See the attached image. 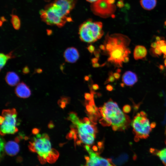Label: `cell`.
<instances>
[{
  "instance_id": "obj_1",
  "label": "cell",
  "mask_w": 166,
  "mask_h": 166,
  "mask_svg": "<svg viewBox=\"0 0 166 166\" xmlns=\"http://www.w3.org/2000/svg\"><path fill=\"white\" fill-rule=\"evenodd\" d=\"M29 150L36 153L40 162L53 164L58 159L59 152L52 147L49 138L46 133L38 134L29 142Z\"/></svg>"
},
{
  "instance_id": "obj_2",
  "label": "cell",
  "mask_w": 166,
  "mask_h": 166,
  "mask_svg": "<svg viewBox=\"0 0 166 166\" xmlns=\"http://www.w3.org/2000/svg\"><path fill=\"white\" fill-rule=\"evenodd\" d=\"M101 115L111 123L117 126L119 129L124 130L129 125L131 121L128 116L120 109L117 103L111 99L99 108Z\"/></svg>"
},
{
  "instance_id": "obj_3",
  "label": "cell",
  "mask_w": 166,
  "mask_h": 166,
  "mask_svg": "<svg viewBox=\"0 0 166 166\" xmlns=\"http://www.w3.org/2000/svg\"><path fill=\"white\" fill-rule=\"evenodd\" d=\"M103 24L100 22L94 21L89 19L79 26L78 34L82 42L92 43L100 39L104 34Z\"/></svg>"
},
{
  "instance_id": "obj_4",
  "label": "cell",
  "mask_w": 166,
  "mask_h": 166,
  "mask_svg": "<svg viewBox=\"0 0 166 166\" xmlns=\"http://www.w3.org/2000/svg\"><path fill=\"white\" fill-rule=\"evenodd\" d=\"M135 141L140 139H146L149 136L155 123L151 124L147 114L141 111L136 114L131 122Z\"/></svg>"
},
{
  "instance_id": "obj_5",
  "label": "cell",
  "mask_w": 166,
  "mask_h": 166,
  "mask_svg": "<svg viewBox=\"0 0 166 166\" xmlns=\"http://www.w3.org/2000/svg\"><path fill=\"white\" fill-rule=\"evenodd\" d=\"M129 39L125 35L118 34V43L112 46L111 49L108 52V61L113 63L118 67H122L124 57L128 56L131 52L127 47L130 42Z\"/></svg>"
},
{
  "instance_id": "obj_6",
  "label": "cell",
  "mask_w": 166,
  "mask_h": 166,
  "mask_svg": "<svg viewBox=\"0 0 166 166\" xmlns=\"http://www.w3.org/2000/svg\"><path fill=\"white\" fill-rule=\"evenodd\" d=\"M17 113L14 108L3 110L0 116V134H14L18 129L16 127Z\"/></svg>"
},
{
  "instance_id": "obj_7",
  "label": "cell",
  "mask_w": 166,
  "mask_h": 166,
  "mask_svg": "<svg viewBox=\"0 0 166 166\" xmlns=\"http://www.w3.org/2000/svg\"><path fill=\"white\" fill-rule=\"evenodd\" d=\"M77 0H55L50 3L52 9L61 17L71 21L69 16L71 10L74 8Z\"/></svg>"
},
{
  "instance_id": "obj_8",
  "label": "cell",
  "mask_w": 166,
  "mask_h": 166,
  "mask_svg": "<svg viewBox=\"0 0 166 166\" xmlns=\"http://www.w3.org/2000/svg\"><path fill=\"white\" fill-rule=\"evenodd\" d=\"M115 0H98L92 3L91 10L97 15L103 18L112 15L116 10Z\"/></svg>"
},
{
  "instance_id": "obj_9",
  "label": "cell",
  "mask_w": 166,
  "mask_h": 166,
  "mask_svg": "<svg viewBox=\"0 0 166 166\" xmlns=\"http://www.w3.org/2000/svg\"><path fill=\"white\" fill-rule=\"evenodd\" d=\"M40 14L42 21L48 25H55L60 28L64 26L68 22L65 19L57 15L48 5L45 7L44 9L40 10Z\"/></svg>"
},
{
  "instance_id": "obj_10",
  "label": "cell",
  "mask_w": 166,
  "mask_h": 166,
  "mask_svg": "<svg viewBox=\"0 0 166 166\" xmlns=\"http://www.w3.org/2000/svg\"><path fill=\"white\" fill-rule=\"evenodd\" d=\"M87 151L89 156H85L86 163L82 166H116L111 159L101 157L99 156L98 153L94 152L90 148Z\"/></svg>"
},
{
  "instance_id": "obj_11",
  "label": "cell",
  "mask_w": 166,
  "mask_h": 166,
  "mask_svg": "<svg viewBox=\"0 0 166 166\" xmlns=\"http://www.w3.org/2000/svg\"><path fill=\"white\" fill-rule=\"evenodd\" d=\"M63 55L65 61L70 63L76 62L80 56L78 50L74 47H69L67 48L65 51Z\"/></svg>"
},
{
  "instance_id": "obj_12",
  "label": "cell",
  "mask_w": 166,
  "mask_h": 166,
  "mask_svg": "<svg viewBox=\"0 0 166 166\" xmlns=\"http://www.w3.org/2000/svg\"><path fill=\"white\" fill-rule=\"evenodd\" d=\"M15 141H10L6 143L5 151L6 153L11 156L16 155L19 151V147L18 142L19 139L16 138Z\"/></svg>"
},
{
  "instance_id": "obj_13",
  "label": "cell",
  "mask_w": 166,
  "mask_h": 166,
  "mask_svg": "<svg viewBox=\"0 0 166 166\" xmlns=\"http://www.w3.org/2000/svg\"><path fill=\"white\" fill-rule=\"evenodd\" d=\"M15 92L18 97L22 98H28L31 94L29 87L23 82H21L17 85L15 88Z\"/></svg>"
},
{
  "instance_id": "obj_14",
  "label": "cell",
  "mask_w": 166,
  "mask_h": 166,
  "mask_svg": "<svg viewBox=\"0 0 166 166\" xmlns=\"http://www.w3.org/2000/svg\"><path fill=\"white\" fill-rule=\"evenodd\" d=\"M122 81L125 85L131 86L134 85L138 81L136 74L131 71H128L125 72L122 77Z\"/></svg>"
},
{
  "instance_id": "obj_15",
  "label": "cell",
  "mask_w": 166,
  "mask_h": 166,
  "mask_svg": "<svg viewBox=\"0 0 166 166\" xmlns=\"http://www.w3.org/2000/svg\"><path fill=\"white\" fill-rule=\"evenodd\" d=\"M93 124H87L81 123L77 127L79 132L87 133L92 134L95 137V134L97 132L96 126Z\"/></svg>"
},
{
  "instance_id": "obj_16",
  "label": "cell",
  "mask_w": 166,
  "mask_h": 166,
  "mask_svg": "<svg viewBox=\"0 0 166 166\" xmlns=\"http://www.w3.org/2000/svg\"><path fill=\"white\" fill-rule=\"evenodd\" d=\"M5 80L7 84L12 86L18 85L20 81L18 76L15 72L12 71L7 72Z\"/></svg>"
},
{
  "instance_id": "obj_17",
  "label": "cell",
  "mask_w": 166,
  "mask_h": 166,
  "mask_svg": "<svg viewBox=\"0 0 166 166\" xmlns=\"http://www.w3.org/2000/svg\"><path fill=\"white\" fill-rule=\"evenodd\" d=\"M147 54V50L144 46L137 45L135 47L134 50V58L136 60L141 59L145 57Z\"/></svg>"
},
{
  "instance_id": "obj_18",
  "label": "cell",
  "mask_w": 166,
  "mask_h": 166,
  "mask_svg": "<svg viewBox=\"0 0 166 166\" xmlns=\"http://www.w3.org/2000/svg\"><path fill=\"white\" fill-rule=\"evenodd\" d=\"M150 152L159 157L165 166H166V148L158 150L153 148L150 149Z\"/></svg>"
},
{
  "instance_id": "obj_19",
  "label": "cell",
  "mask_w": 166,
  "mask_h": 166,
  "mask_svg": "<svg viewBox=\"0 0 166 166\" xmlns=\"http://www.w3.org/2000/svg\"><path fill=\"white\" fill-rule=\"evenodd\" d=\"M78 136L83 143L88 145L92 144L94 141L95 138V137L92 134L79 132Z\"/></svg>"
},
{
  "instance_id": "obj_20",
  "label": "cell",
  "mask_w": 166,
  "mask_h": 166,
  "mask_svg": "<svg viewBox=\"0 0 166 166\" xmlns=\"http://www.w3.org/2000/svg\"><path fill=\"white\" fill-rule=\"evenodd\" d=\"M14 51H12L8 53L5 54L3 53L0 54V71L5 65L7 61L10 59L14 58L15 56L13 54Z\"/></svg>"
},
{
  "instance_id": "obj_21",
  "label": "cell",
  "mask_w": 166,
  "mask_h": 166,
  "mask_svg": "<svg viewBox=\"0 0 166 166\" xmlns=\"http://www.w3.org/2000/svg\"><path fill=\"white\" fill-rule=\"evenodd\" d=\"M140 3L142 7L146 10H151L156 6V0H140Z\"/></svg>"
},
{
  "instance_id": "obj_22",
  "label": "cell",
  "mask_w": 166,
  "mask_h": 166,
  "mask_svg": "<svg viewBox=\"0 0 166 166\" xmlns=\"http://www.w3.org/2000/svg\"><path fill=\"white\" fill-rule=\"evenodd\" d=\"M128 159V155L126 153H123L117 157L112 159V161L116 166H120L126 162Z\"/></svg>"
},
{
  "instance_id": "obj_23",
  "label": "cell",
  "mask_w": 166,
  "mask_h": 166,
  "mask_svg": "<svg viewBox=\"0 0 166 166\" xmlns=\"http://www.w3.org/2000/svg\"><path fill=\"white\" fill-rule=\"evenodd\" d=\"M69 120L71 121L73 124L77 126L81 123H82L81 121L79 119L76 113L71 112L69 113V116L68 117Z\"/></svg>"
},
{
  "instance_id": "obj_24",
  "label": "cell",
  "mask_w": 166,
  "mask_h": 166,
  "mask_svg": "<svg viewBox=\"0 0 166 166\" xmlns=\"http://www.w3.org/2000/svg\"><path fill=\"white\" fill-rule=\"evenodd\" d=\"M11 22L14 28L16 30H19L20 27L21 23L18 17L14 14L11 15Z\"/></svg>"
},
{
  "instance_id": "obj_25",
  "label": "cell",
  "mask_w": 166,
  "mask_h": 166,
  "mask_svg": "<svg viewBox=\"0 0 166 166\" xmlns=\"http://www.w3.org/2000/svg\"><path fill=\"white\" fill-rule=\"evenodd\" d=\"M151 54L153 57H158L161 56L162 53L160 49L158 47L156 48H152L150 50Z\"/></svg>"
},
{
  "instance_id": "obj_26",
  "label": "cell",
  "mask_w": 166,
  "mask_h": 166,
  "mask_svg": "<svg viewBox=\"0 0 166 166\" xmlns=\"http://www.w3.org/2000/svg\"><path fill=\"white\" fill-rule=\"evenodd\" d=\"M0 157L1 158L3 156L5 151V147L6 144L5 140L2 137L0 138Z\"/></svg>"
},
{
  "instance_id": "obj_27",
  "label": "cell",
  "mask_w": 166,
  "mask_h": 166,
  "mask_svg": "<svg viewBox=\"0 0 166 166\" xmlns=\"http://www.w3.org/2000/svg\"><path fill=\"white\" fill-rule=\"evenodd\" d=\"M157 47L160 49L164 54V57L165 58L166 57V44L165 42L162 44H158Z\"/></svg>"
},
{
  "instance_id": "obj_28",
  "label": "cell",
  "mask_w": 166,
  "mask_h": 166,
  "mask_svg": "<svg viewBox=\"0 0 166 166\" xmlns=\"http://www.w3.org/2000/svg\"><path fill=\"white\" fill-rule=\"evenodd\" d=\"M109 76L105 82V84H108L109 82H112L114 81L115 79L114 78L113 73L112 71L109 73Z\"/></svg>"
},
{
  "instance_id": "obj_29",
  "label": "cell",
  "mask_w": 166,
  "mask_h": 166,
  "mask_svg": "<svg viewBox=\"0 0 166 166\" xmlns=\"http://www.w3.org/2000/svg\"><path fill=\"white\" fill-rule=\"evenodd\" d=\"M99 122L102 125L104 126H109L112 124L111 122L104 117L99 120Z\"/></svg>"
},
{
  "instance_id": "obj_30",
  "label": "cell",
  "mask_w": 166,
  "mask_h": 166,
  "mask_svg": "<svg viewBox=\"0 0 166 166\" xmlns=\"http://www.w3.org/2000/svg\"><path fill=\"white\" fill-rule=\"evenodd\" d=\"M94 95L93 93H85V94L84 97L86 100L90 101L92 98H94Z\"/></svg>"
},
{
  "instance_id": "obj_31",
  "label": "cell",
  "mask_w": 166,
  "mask_h": 166,
  "mask_svg": "<svg viewBox=\"0 0 166 166\" xmlns=\"http://www.w3.org/2000/svg\"><path fill=\"white\" fill-rule=\"evenodd\" d=\"M131 107L128 105H124L123 108V110L124 112L125 113H128L131 111Z\"/></svg>"
},
{
  "instance_id": "obj_32",
  "label": "cell",
  "mask_w": 166,
  "mask_h": 166,
  "mask_svg": "<svg viewBox=\"0 0 166 166\" xmlns=\"http://www.w3.org/2000/svg\"><path fill=\"white\" fill-rule=\"evenodd\" d=\"M88 51L91 53H92L95 50V47L92 44L89 45L87 48Z\"/></svg>"
},
{
  "instance_id": "obj_33",
  "label": "cell",
  "mask_w": 166,
  "mask_h": 166,
  "mask_svg": "<svg viewBox=\"0 0 166 166\" xmlns=\"http://www.w3.org/2000/svg\"><path fill=\"white\" fill-rule=\"evenodd\" d=\"M97 146L98 148L99 149V151H101L102 148H103L104 146V142L103 141H98L97 143Z\"/></svg>"
},
{
  "instance_id": "obj_34",
  "label": "cell",
  "mask_w": 166,
  "mask_h": 166,
  "mask_svg": "<svg viewBox=\"0 0 166 166\" xmlns=\"http://www.w3.org/2000/svg\"><path fill=\"white\" fill-rule=\"evenodd\" d=\"M93 54L96 57L99 59L100 56V51L98 50H95L93 52Z\"/></svg>"
},
{
  "instance_id": "obj_35",
  "label": "cell",
  "mask_w": 166,
  "mask_h": 166,
  "mask_svg": "<svg viewBox=\"0 0 166 166\" xmlns=\"http://www.w3.org/2000/svg\"><path fill=\"white\" fill-rule=\"evenodd\" d=\"M113 75L115 79L117 80H118L120 78L121 76L120 73L117 72L113 73Z\"/></svg>"
},
{
  "instance_id": "obj_36",
  "label": "cell",
  "mask_w": 166,
  "mask_h": 166,
  "mask_svg": "<svg viewBox=\"0 0 166 166\" xmlns=\"http://www.w3.org/2000/svg\"><path fill=\"white\" fill-rule=\"evenodd\" d=\"M106 89L107 91H111L113 89V86L111 85L108 84L106 87Z\"/></svg>"
},
{
  "instance_id": "obj_37",
  "label": "cell",
  "mask_w": 166,
  "mask_h": 166,
  "mask_svg": "<svg viewBox=\"0 0 166 166\" xmlns=\"http://www.w3.org/2000/svg\"><path fill=\"white\" fill-rule=\"evenodd\" d=\"M105 63H104L102 65L100 64L98 62L92 64V66L94 68H98L101 66H103L105 65Z\"/></svg>"
},
{
  "instance_id": "obj_38",
  "label": "cell",
  "mask_w": 166,
  "mask_h": 166,
  "mask_svg": "<svg viewBox=\"0 0 166 166\" xmlns=\"http://www.w3.org/2000/svg\"><path fill=\"white\" fill-rule=\"evenodd\" d=\"M29 72V69L28 67L26 66L22 69V72L24 74H27Z\"/></svg>"
},
{
  "instance_id": "obj_39",
  "label": "cell",
  "mask_w": 166,
  "mask_h": 166,
  "mask_svg": "<svg viewBox=\"0 0 166 166\" xmlns=\"http://www.w3.org/2000/svg\"><path fill=\"white\" fill-rule=\"evenodd\" d=\"M93 90H96L99 89V86L97 84H93V85L92 87H91Z\"/></svg>"
},
{
  "instance_id": "obj_40",
  "label": "cell",
  "mask_w": 166,
  "mask_h": 166,
  "mask_svg": "<svg viewBox=\"0 0 166 166\" xmlns=\"http://www.w3.org/2000/svg\"><path fill=\"white\" fill-rule=\"evenodd\" d=\"M83 121L85 123L87 124H90L91 122L89 118L85 117L83 118Z\"/></svg>"
},
{
  "instance_id": "obj_41",
  "label": "cell",
  "mask_w": 166,
  "mask_h": 166,
  "mask_svg": "<svg viewBox=\"0 0 166 166\" xmlns=\"http://www.w3.org/2000/svg\"><path fill=\"white\" fill-rule=\"evenodd\" d=\"M98 60L99 59L95 57L92 58L91 59V61L92 64H93L98 62Z\"/></svg>"
},
{
  "instance_id": "obj_42",
  "label": "cell",
  "mask_w": 166,
  "mask_h": 166,
  "mask_svg": "<svg viewBox=\"0 0 166 166\" xmlns=\"http://www.w3.org/2000/svg\"><path fill=\"white\" fill-rule=\"evenodd\" d=\"M158 44L156 42H152L151 45V46L152 48H156L157 47Z\"/></svg>"
},
{
  "instance_id": "obj_43",
  "label": "cell",
  "mask_w": 166,
  "mask_h": 166,
  "mask_svg": "<svg viewBox=\"0 0 166 166\" xmlns=\"http://www.w3.org/2000/svg\"><path fill=\"white\" fill-rule=\"evenodd\" d=\"M100 49L103 51H105L106 50L105 46V45L102 44H101L99 46Z\"/></svg>"
},
{
  "instance_id": "obj_44",
  "label": "cell",
  "mask_w": 166,
  "mask_h": 166,
  "mask_svg": "<svg viewBox=\"0 0 166 166\" xmlns=\"http://www.w3.org/2000/svg\"><path fill=\"white\" fill-rule=\"evenodd\" d=\"M129 61V58L128 56L126 57H124L123 62L124 63H127Z\"/></svg>"
},
{
  "instance_id": "obj_45",
  "label": "cell",
  "mask_w": 166,
  "mask_h": 166,
  "mask_svg": "<svg viewBox=\"0 0 166 166\" xmlns=\"http://www.w3.org/2000/svg\"><path fill=\"white\" fill-rule=\"evenodd\" d=\"M112 128L113 130L114 131H117L119 129L118 127L115 125H112Z\"/></svg>"
},
{
  "instance_id": "obj_46",
  "label": "cell",
  "mask_w": 166,
  "mask_h": 166,
  "mask_svg": "<svg viewBox=\"0 0 166 166\" xmlns=\"http://www.w3.org/2000/svg\"><path fill=\"white\" fill-rule=\"evenodd\" d=\"M92 148L93 150L95 152H97L98 150V147H97L96 145L93 146Z\"/></svg>"
},
{
  "instance_id": "obj_47",
  "label": "cell",
  "mask_w": 166,
  "mask_h": 166,
  "mask_svg": "<svg viewBox=\"0 0 166 166\" xmlns=\"http://www.w3.org/2000/svg\"><path fill=\"white\" fill-rule=\"evenodd\" d=\"M82 141L81 140H77L76 142V144L78 146L81 145V144Z\"/></svg>"
},
{
  "instance_id": "obj_48",
  "label": "cell",
  "mask_w": 166,
  "mask_h": 166,
  "mask_svg": "<svg viewBox=\"0 0 166 166\" xmlns=\"http://www.w3.org/2000/svg\"><path fill=\"white\" fill-rule=\"evenodd\" d=\"M87 2L91 3L92 4L96 2L98 0H86Z\"/></svg>"
},
{
  "instance_id": "obj_49",
  "label": "cell",
  "mask_w": 166,
  "mask_h": 166,
  "mask_svg": "<svg viewBox=\"0 0 166 166\" xmlns=\"http://www.w3.org/2000/svg\"><path fill=\"white\" fill-rule=\"evenodd\" d=\"M6 21V19H5V18L4 17H2L1 18L0 25L3 22Z\"/></svg>"
},
{
  "instance_id": "obj_50",
  "label": "cell",
  "mask_w": 166,
  "mask_h": 166,
  "mask_svg": "<svg viewBox=\"0 0 166 166\" xmlns=\"http://www.w3.org/2000/svg\"><path fill=\"white\" fill-rule=\"evenodd\" d=\"M84 79L85 81H88L89 80V77L87 76H85L84 77Z\"/></svg>"
},
{
  "instance_id": "obj_51",
  "label": "cell",
  "mask_w": 166,
  "mask_h": 166,
  "mask_svg": "<svg viewBox=\"0 0 166 166\" xmlns=\"http://www.w3.org/2000/svg\"><path fill=\"white\" fill-rule=\"evenodd\" d=\"M156 39L157 41H159L161 40V38L159 36H156Z\"/></svg>"
},
{
  "instance_id": "obj_52",
  "label": "cell",
  "mask_w": 166,
  "mask_h": 166,
  "mask_svg": "<svg viewBox=\"0 0 166 166\" xmlns=\"http://www.w3.org/2000/svg\"><path fill=\"white\" fill-rule=\"evenodd\" d=\"M42 70L40 69H37V72L38 73H40V72H42Z\"/></svg>"
},
{
  "instance_id": "obj_53",
  "label": "cell",
  "mask_w": 166,
  "mask_h": 166,
  "mask_svg": "<svg viewBox=\"0 0 166 166\" xmlns=\"http://www.w3.org/2000/svg\"><path fill=\"white\" fill-rule=\"evenodd\" d=\"M164 66L165 67H166V57H165V58L164 60Z\"/></svg>"
},
{
  "instance_id": "obj_54",
  "label": "cell",
  "mask_w": 166,
  "mask_h": 166,
  "mask_svg": "<svg viewBox=\"0 0 166 166\" xmlns=\"http://www.w3.org/2000/svg\"><path fill=\"white\" fill-rule=\"evenodd\" d=\"M124 84L123 83L121 84V86L123 87L124 86Z\"/></svg>"
},
{
  "instance_id": "obj_55",
  "label": "cell",
  "mask_w": 166,
  "mask_h": 166,
  "mask_svg": "<svg viewBox=\"0 0 166 166\" xmlns=\"http://www.w3.org/2000/svg\"><path fill=\"white\" fill-rule=\"evenodd\" d=\"M117 72H118L119 73H120L121 72V70L120 69H118L117 70Z\"/></svg>"
},
{
  "instance_id": "obj_56",
  "label": "cell",
  "mask_w": 166,
  "mask_h": 166,
  "mask_svg": "<svg viewBox=\"0 0 166 166\" xmlns=\"http://www.w3.org/2000/svg\"><path fill=\"white\" fill-rule=\"evenodd\" d=\"M165 144L166 145V139H165Z\"/></svg>"
},
{
  "instance_id": "obj_57",
  "label": "cell",
  "mask_w": 166,
  "mask_h": 166,
  "mask_svg": "<svg viewBox=\"0 0 166 166\" xmlns=\"http://www.w3.org/2000/svg\"><path fill=\"white\" fill-rule=\"evenodd\" d=\"M45 0V1H49V0Z\"/></svg>"
},
{
  "instance_id": "obj_58",
  "label": "cell",
  "mask_w": 166,
  "mask_h": 166,
  "mask_svg": "<svg viewBox=\"0 0 166 166\" xmlns=\"http://www.w3.org/2000/svg\"><path fill=\"white\" fill-rule=\"evenodd\" d=\"M165 43L166 44V41H165Z\"/></svg>"
}]
</instances>
